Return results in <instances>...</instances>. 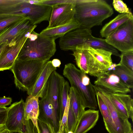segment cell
<instances>
[{"label": "cell", "mask_w": 133, "mask_h": 133, "mask_svg": "<svg viewBox=\"0 0 133 133\" xmlns=\"http://www.w3.org/2000/svg\"><path fill=\"white\" fill-rule=\"evenodd\" d=\"M113 13L111 6L103 0H76L75 4V18L80 26L89 29L101 25Z\"/></svg>", "instance_id": "obj_1"}, {"label": "cell", "mask_w": 133, "mask_h": 133, "mask_svg": "<svg viewBox=\"0 0 133 133\" xmlns=\"http://www.w3.org/2000/svg\"><path fill=\"white\" fill-rule=\"evenodd\" d=\"M55 40L34 30L29 35L16 59L49 61L56 51Z\"/></svg>", "instance_id": "obj_2"}, {"label": "cell", "mask_w": 133, "mask_h": 133, "mask_svg": "<svg viewBox=\"0 0 133 133\" xmlns=\"http://www.w3.org/2000/svg\"><path fill=\"white\" fill-rule=\"evenodd\" d=\"M86 74L71 63L65 65L63 71V75L69 81L71 87L80 96L84 108L96 109L97 103L96 96L97 90Z\"/></svg>", "instance_id": "obj_3"}, {"label": "cell", "mask_w": 133, "mask_h": 133, "mask_svg": "<svg viewBox=\"0 0 133 133\" xmlns=\"http://www.w3.org/2000/svg\"><path fill=\"white\" fill-rule=\"evenodd\" d=\"M48 61H21L16 59L10 69L14 74L16 87L19 90L26 91L29 95Z\"/></svg>", "instance_id": "obj_4"}, {"label": "cell", "mask_w": 133, "mask_h": 133, "mask_svg": "<svg viewBox=\"0 0 133 133\" xmlns=\"http://www.w3.org/2000/svg\"><path fill=\"white\" fill-rule=\"evenodd\" d=\"M52 7L46 5L31 4L28 0L16 5L2 10L5 15H20L28 18L32 25H34L44 21H49Z\"/></svg>", "instance_id": "obj_5"}, {"label": "cell", "mask_w": 133, "mask_h": 133, "mask_svg": "<svg viewBox=\"0 0 133 133\" xmlns=\"http://www.w3.org/2000/svg\"><path fill=\"white\" fill-rule=\"evenodd\" d=\"M105 39L108 44L121 52L133 50V18L127 21Z\"/></svg>", "instance_id": "obj_6"}, {"label": "cell", "mask_w": 133, "mask_h": 133, "mask_svg": "<svg viewBox=\"0 0 133 133\" xmlns=\"http://www.w3.org/2000/svg\"><path fill=\"white\" fill-rule=\"evenodd\" d=\"M25 102L21 99L8 108L5 125L9 131H17L28 133L31 123L30 120H26L24 116Z\"/></svg>", "instance_id": "obj_7"}, {"label": "cell", "mask_w": 133, "mask_h": 133, "mask_svg": "<svg viewBox=\"0 0 133 133\" xmlns=\"http://www.w3.org/2000/svg\"><path fill=\"white\" fill-rule=\"evenodd\" d=\"M65 81L62 76L56 71H54L48 79L43 93L52 104L59 121L61 95Z\"/></svg>", "instance_id": "obj_8"}, {"label": "cell", "mask_w": 133, "mask_h": 133, "mask_svg": "<svg viewBox=\"0 0 133 133\" xmlns=\"http://www.w3.org/2000/svg\"><path fill=\"white\" fill-rule=\"evenodd\" d=\"M94 84L96 88L108 93L127 94L131 91L130 89L111 71L102 74L97 77Z\"/></svg>", "instance_id": "obj_9"}, {"label": "cell", "mask_w": 133, "mask_h": 133, "mask_svg": "<svg viewBox=\"0 0 133 133\" xmlns=\"http://www.w3.org/2000/svg\"><path fill=\"white\" fill-rule=\"evenodd\" d=\"M90 29L80 26L71 31L60 38V48L64 51H73L82 45L92 36Z\"/></svg>", "instance_id": "obj_10"}, {"label": "cell", "mask_w": 133, "mask_h": 133, "mask_svg": "<svg viewBox=\"0 0 133 133\" xmlns=\"http://www.w3.org/2000/svg\"><path fill=\"white\" fill-rule=\"evenodd\" d=\"M76 2L52 6L49 24L46 28H53L63 25L73 19L75 18Z\"/></svg>", "instance_id": "obj_11"}, {"label": "cell", "mask_w": 133, "mask_h": 133, "mask_svg": "<svg viewBox=\"0 0 133 133\" xmlns=\"http://www.w3.org/2000/svg\"><path fill=\"white\" fill-rule=\"evenodd\" d=\"M97 93L107 106L114 124L115 133H133L132 126L128 118L120 114L116 110L107 93L96 87Z\"/></svg>", "instance_id": "obj_12"}, {"label": "cell", "mask_w": 133, "mask_h": 133, "mask_svg": "<svg viewBox=\"0 0 133 133\" xmlns=\"http://www.w3.org/2000/svg\"><path fill=\"white\" fill-rule=\"evenodd\" d=\"M31 32L25 34L10 43L0 57V71L11 69L29 35Z\"/></svg>", "instance_id": "obj_13"}, {"label": "cell", "mask_w": 133, "mask_h": 133, "mask_svg": "<svg viewBox=\"0 0 133 133\" xmlns=\"http://www.w3.org/2000/svg\"><path fill=\"white\" fill-rule=\"evenodd\" d=\"M36 27L32 25L28 18L15 23L0 31V45L11 41L28 33L32 32Z\"/></svg>", "instance_id": "obj_14"}, {"label": "cell", "mask_w": 133, "mask_h": 133, "mask_svg": "<svg viewBox=\"0 0 133 133\" xmlns=\"http://www.w3.org/2000/svg\"><path fill=\"white\" fill-rule=\"evenodd\" d=\"M105 92L117 111L123 116L130 118L133 121V99L131 96L127 94Z\"/></svg>", "instance_id": "obj_15"}, {"label": "cell", "mask_w": 133, "mask_h": 133, "mask_svg": "<svg viewBox=\"0 0 133 133\" xmlns=\"http://www.w3.org/2000/svg\"><path fill=\"white\" fill-rule=\"evenodd\" d=\"M39 100V115L38 117L52 125L55 132L58 133L60 128L59 121L54 111L53 107L47 96L43 94Z\"/></svg>", "instance_id": "obj_16"}, {"label": "cell", "mask_w": 133, "mask_h": 133, "mask_svg": "<svg viewBox=\"0 0 133 133\" xmlns=\"http://www.w3.org/2000/svg\"><path fill=\"white\" fill-rule=\"evenodd\" d=\"M56 69L52 65L51 61H48L43 66L28 95L41 98L50 75Z\"/></svg>", "instance_id": "obj_17"}, {"label": "cell", "mask_w": 133, "mask_h": 133, "mask_svg": "<svg viewBox=\"0 0 133 133\" xmlns=\"http://www.w3.org/2000/svg\"><path fill=\"white\" fill-rule=\"evenodd\" d=\"M99 111L95 109L85 110L79 119L74 133H86L96 125Z\"/></svg>", "instance_id": "obj_18"}, {"label": "cell", "mask_w": 133, "mask_h": 133, "mask_svg": "<svg viewBox=\"0 0 133 133\" xmlns=\"http://www.w3.org/2000/svg\"><path fill=\"white\" fill-rule=\"evenodd\" d=\"M80 27L79 23L75 18L66 24L53 28H46L42 30L40 34L45 37L55 40Z\"/></svg>", "instance_id": "obj_19"}, {"label": "cell", "mask_w": 133, "mask_h": 133, "mask_svg": "<svg viewBox=\"0 0 133 133\" xmlns=\"http://www.w3.org/2000/svg\"><path fill=\"white\" fill-rule=\"evenodd\" d=\"M39 98L29 95L24 103V116L25 120H31L39 133L37 124L39 115Z\"/></svg>", "instance_id": "obj_20"}, {"label": "cell", "mask_w": 133, "mask_h": 133, "mask_svg": "<svg viewBox=\"0 0 133 133\" xmlns=\"http://www.w3.org/2000/svg\"><path fill=\"white\" fill-rule=\"evenodd\" d=\"M133 18V15L131 11L128 13L118 14L103 27L100 31L101 36L106 38L127 21Z\"/></svg>", "instance_id": "obj_21"}, {"label": "cell", "mask_w": 133, "mask_h": 133, "mask_svg": "<svg viewBox=\"0 0 133 133\" xmlns=\"http://www.w3.org/2000/svg\"><path fill=\"white\" fill-rule=\"evenodd\" d=\"M73 51L72 55L75 57L78 67L83 72L88 74L91 55L87 50V45L85 44L78 47Z\"/></svg>", "instance_id": "obj_22"}, {"label": "cell", "mask_w": 133, "mask_h": 133, "mask_svg": "<svg viewBox=\"0 0 133 133\" xmlns=\"http://www.w3.org/2000/svg\"><path fill=\"white\" fill-rule=\"evenodd\" d=\"M89 52L97 60L104 70L106 72L113 64L111 55L112 53L105 50L94 48L87 45Z\"/></svg>", "instance_id": "obj_23"}, {"label": "cell", "mask_w": 133, "mask_h": 133, "mask_svg": "<svg viewBox=\"0 0 133 133\" xmlns=\"http://www.w3.org/2000/svg\"><path fill=\"white\" fill-rule=\"evenodd\" d=\"M96 96L98 105L103 116L106 130L109 133H115V125L107 106L97 92Z\"/></svg>", "instance_id": "obj_24"}, {"label": "cell", "mask_w": 133, "mask_h": 133, "mask_svg": "<svg viewBox=\"0 0 133 133\" xmlns=\"http://www.w3.org/2000/svg\"><path fill=\"white\" fill-rule=\"evenodd\" d=\"M70 101L77 122L85 110L80 96L72 87H70L69 93Z\"/></svg>", "instance_id": "obj_25"}, {"label": "cell", "mask_w": 133, "mask_h": 133, "mask_svg": "<svg viewBox=\"0 0 133 133\" xmlns=\"http://www.w3.org/2000/svg\"><path fill=\"white\" fill-rule=\"evenodd\" d=\"M130 89L133 88V71L119 63L111 71Z\"/></svg>", "instance_id": "obj_26"}, {"label": "cell", "mask_w": 133, "mask_h": 133, "mask_svg": "<svg viewBox=\"0 0 133 133\" xmlns=\"http://www.w3.org/2000/svg\"><path fill=\"white\" fill-rule=\"evenodd\" d=\"M86 44L94 48L102 49L111 52L112 55L120 57V54L118 50L108 44L105 39L97 38L92 36Z\"/></svg>", "instance_id": "obj_27"}, {"label": "cell", "mask_w": 133, "mask_h": 133, "mask_svg": "<svg viewBox=\"0 0 133 133\" xmlns=\"http://www.w3.org/2000/svg\"><path fill=\"white\" fill-rule=\"evenodd\" d=\"M25 18L18 15H0V31Z\"/></svg>", "instance_id": "obj_28"}, {"label": "cell", "mask_w": 133, "mask_h": 133, "mask_svg": "<svg viewBox=\"0 0 133 133\" xmlns=\"http://www.w3.org/2000/svg\"><path fill=\"white\" fill-rule=\"evenodd\" d=\"M70 88L68 82L65 80L63 85L61 95L59 115L60 125L61 122L67 102Z\"/></svg>", "instance_id": "obj_29"}, {"label": "cell", "mask_w": 133, "mask_h": 133, "mask_svg": "<svg viewBox=\"0 0 133 133\" xmlns=\"http://www.w3.org/2000/svg\"><path fill=\"white\" fill-rule=\"evenodd\" d=\"M119 63L133 71V50L121 52Z\"/></svg>", "instance_id": "obj_30"}, {"label": "cell", "mask_w": 133, "mask_h": 133, "mask_svg": "<svg viewBox=\"0 0 133 133\" xmlns=\"http://www.w3.org/2000/svg\"><path fill=\"white\" fill-rule=\"evenodd\" d=\"M37 121L39 133H56L53 127L49 123L39 118Z\"/></svg>", "instance_id": "obj_31"}, {"label": "cell", "mask_w": 133, "mask_h": 133, "mask_svg": "<svg viewBox=\"0 0 133 133\" xmlns=\"http://www.w3.org/2000/svg\"><path fill=\"white\" fill-rule=\"evenodd\" d=\"M112 5L115 10L121 14L128 13L130 11L126 4L122 1L114 0Z\"/></svg>", "instance_id": "obj_32"}, {"label": "cell", "mask_w": 133, "mask_h": 133, "mask_svg": "<svg viewBox=\"0 0 133 133\" xmlns=\"http://www.w3.org/2000/svg\"><path fill=\"white\" fill-rule=\"evenodd\" d=\"M76 1V0H41L38 4L52 7L54 5L62 4L75 3Z\"/></svg>", "instance_id": "obj_33"}, {"label": "cell", "mask_w": 133, "mask_h": 133, "mask_svg": "<svg viewBox=\"0 0 133 133\" xmlns=\"http://www.w3.org/2000/svg\"><path fill=\"white\" fill-rule=\"evenodd\" d=\"M24 0H0V9L9 7L18 4Z\"/></svg>", "instance_id": "obj_34"}, {"label": "cell", "mask_w": 133, "mask_h": 133, "mask_svg": "<svg viewBox=\"0 0 133 133\" xmlns=\"http://www.w3.org/2000/svg\"><path fill=\"white\" fill-rule=\"evenodd\" d=\"M12 101V98L5 96L0 97V107H4L11 104Z\"/></svg>", "instance_id": "obj_35"}, {"label": "cell", "mask_w": 133, "mask_h": 133, "mask_svg": "<svg viewBox=\"0 0 133 133\" xmlns=\"http://www.w3.org/2000/svg\"><path fill=\"white\" fill-rule=\"evenodd\" d=\"M12 41H7L0 45V57L4 51L9 45L10 43Z\"/></svg>", "instance_id": "obj_36"}, {"label": "cell", "mask_w": 133, "mask_h": 133, "mask_svg": "<svg viewBox=\"0 0 133 133\" xmlns=\"http://www.w3.org/2000/svg\"><path fill=\"white\" fill-rule=\"evenodd\" d=\"M52 65L55 68L59 67L61 64L60 61L57 59H54L51 61Z\"/></svg>", "instance_id": "obj_37"}, {"label": "cell", "mask_w": 133, "mask_h": 133, "mask_svg": "<svg viewBox=\"0 0 133 133\" xmlns=\"http://www.w3.org/2000/svg\"><path fill=\"white\" fill-rule=\"evenodd\" d=\"M7 112L0 114V125L5 124L7 116Z\"/></svg>", "instance_id": "obj_38"}, {"label": "cell", "mask_w": 133, "mask_h": 133, "mask_svg": "<svg viewBox=\"0 0 133 133\" xmlns=\"http://www.w3.org/2000/svg\"><path fill=\"white\" fill-rule=\"evenodd\" d=\"M8 108L5 107H0V114L4 113L7 111Z\"/></svg>", "instance_id": "obj_39"}, {"label": "cell", "mask_w": 133, "mask_h": 133, "mask_svg": "<svg viewBox=\"0 0 133 133\" xmlns=\"http://www.w3.org/2000/svg\"><path fill=\"white\" fill-rule=\"evenodd\" d=\"M6 129L5 127V124H2L0 125V133H1Z\"/></svg>", "instance_id": "obj_40"}, {"label": "cell", "mask_w": 133, "mask_h": 133, "mask_svg": "<svg viewBox=\"0 0 133 133\" xmlns=\"http://www.w3.org/2000/svg\"><path fill=\"white\" fill-rule=\"evenodd\" d=\"M9 131L7 129H6L1 133H9Z\"/></svg>", "instance_id": "obj_41"}, {"label": "cell", "mask_w": 133, "mask_h": 133, "mask_svg": "<svg viewBox=\"0 0 133 133\" xmlns=\"http://www.w3.org/2000/svg\"><path fill=\"white\" fill-rule=\"evenodd\" d=\"M9 133H23L22 132L17 131H10Z\"/></svg>", "instance_id": "obj_42"}, {"label": "cell", "mask_w": 133, "mask_h": 133, "mask_svg": "<svg viewBox=\"0 0 133 133\" xmlns=\"http://www.w3.org/2000/svg\"><path fill=\"white\" fill-rule=\"evenodd\" d=\"M68 133H74V132L71 131H69Z\"/></svg>", "instance_id": "obj_43"}]
</instances>
